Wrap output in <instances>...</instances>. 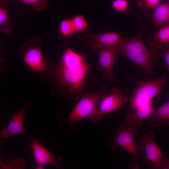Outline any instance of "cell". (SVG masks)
<instances>
[{"mask_svg": "<svg viewBox=\"0 0 169 169\" xmlns=\"http://www.w3.org/2000/svg\"><path fill=\"white\" fill-rule=\"evenodd\" d=\"M90 66L81 55L69 47L67 48L54 71L56 96L73 101L82 96L84 81Z\"/></svg>", "mask_w": 169, "mask_h": 169, "instance_id": "obj_1", "label": "cell"}, {"mask_svg": "<svg viewBox=\"0 0 169 169\" xmlns=\"http://www.w3.org/2000/svg\"><path fill=\"white\" fill-rule=\"evenodd\" d=\"M116 46L118 52L150 75H152L155 65L162 58V54L153 49L149 52L139 37L121 39Z\"/></svg>", "mask_w": 169, "mask_h": 169, "instance_id": "obj_2", "label": "cell"}, {"mask_svg": "<svg viewBox=\"0 0 169 169\" xmlns=\"http://www.w3.org/2000/svg\"><path fill=\"white\" fill-rule=\"evenodd\" d=\"M105 90V87L102 86L98 91L84 95L69 116L66 117L61 113L59 114L57 117L59 126H62L67 123L72 127L75 124L90 116L96 110L99 103L106 96Z\"/></svg>", "mask_w": 169, "mask_h": 169, "instance_id": "obj_3", "label": "cell"}, {"mask_svg": "<svg viewBox=\"0 0 169 169\" xmlns=\"http://www.w3.org/2000/svg\"><path fill=\"white\" fill-rule=\"evenodd\" d=\"M168 80L167 76L164 75L155 80L139 82L134 88L130 99L131 110H135L139 106L151 102L152 99L160 93Z\"/></svg>", "mask_w": 169, "mask_h": 169, "instance_id": "obj_4", "label": "cell"}, {"mask_svg": "<svg viewBox=\"0 0 169 169\" xmlns=\"http://www.w3.org/2000/svg\"><path fill=\"white\" fill-rule=\"evenodd\" d=\"M138 134V128L127 123L122 124L114 137L107 141V145L114 151L120 146L137 157L139 154L135 139Z\"/></svg>", "mask_w": 169, "mask_h": 169, "instance_id": "obj_5", "label": "cell"}, {"mask_svg": "<svg viewBox=\"0 0 169 169\" xmlns=\"http://www.w3.org/2000/svg\"><path fill=\"white\" fill-rule=\"evenodd\" d=\"M112 93L106 96L100 101L99 108L90 116V121L93 123L99 122L103 115L117 110H120L128 100L127 97L123 95L120 89L114 88Z\"/></svg>", "mask_w": 169, "mask_h": 169, "instance_id": "obj_6", "label": "cell"}, {"mask_svg": "<svg viewBox=\"0 0 169 169\" xmlns=\"http://www.w3.org/2000/svg\"><path fill=\"white\" fill-rule=\"evenodd\" d=\"M154 133L151 131L142 136L137 145L138 150L144 151L146 156L143 158L145 164L156 169L160 168L162 153L158 146L154 141Z\"/></svg>", "mask_w": 169, "mask_h": 169, "instance_id": "obj_7", "label": "cell"}, {"mask_svg": "<svg viewBox=\"0 0 169 169\" xmlns=\"http://www.w3.org/2000/svg\"><path fill=\"white\" fill-rule=\"evenodd\" d=\"M42 39L38 37L32 38L24 45L25 49L23 60L29 67L37 72H44L47 69L41 49Z\"/></svg>", "mask_w": 169, "mask_h": 169, "instance_id": "obj_8", "label": "cell"}, {"mask_svg": "<svg viewBox=\"0 0 169 169\" xmlns=\"http://www.w3.org/2000/svg\"><path fill=\"white\" fill-rule=\"evenodd\" d=\"M33 103V101L30 100H24L23 107L13 115L7 126L1 129L0 132L1 138H6L16 135L25 134V115L27 109Z\"/></svg>", "mask_w": 169, "mask_h": 169, "instance_id": "obj_9", "label": "cell"}, {"mask_svg": "<svg viewBox=\"0 0 169 169\" xmlns=\"http://www.w3.org/2000/svg\"><path fill=\"white\" fill-rule=\"evenodd\" d=\"M30 146L37 164L44 166L49 164L59 168L61 164V157L53 154L47 148L41 145L38 141L32 139L30 142Z\"/></svg>", "mask_w": 169, "mask_h": 169, "instance_id": "obj_10", "label": "cell"}, {"mask_svg": "<svg viewBox=\"0 0 169 169\" xmlns=\"http://www.w3.org/2000/svg\"><path fill=\"white\" fill-rule=\"evenodd\" d=\"M122 33L110 32L103 33H86L80 38L81 40L88 39L91 47L94 49L101 48L103 46L111 47L116 46L121 39Z\"/></svg>", "mask_w": 169, "mask_h": 169, "instance_id": "obj_11", "label": "cell"}, {"mask_svg": "<svg viewBox=\"0 0 169 169\" xmlns=\"http://www.w3.org/2000/svg\"><path fill=\"white\" fill-rule=\"evenodd\" d=\"M118 52L117 48L113 47H107L100 53L98 64L104 69L101 75L104 80L114 81L116 79L113 70L115 57Z\"/></svg>", "mask_w": 169, "mask_h": 169, "instance_id": "obj_12", "label": "cell"}, {"mask_svg": "<svg viewBox=\"0 0 169 169\" xmlns=\"http://www.w3.org/2000/svg\"><path fill=\"white\" fill-rule=\"evenodd\" d=\"M167 101L160 107L155 109L152 113L146 118L151 125L158 128L169 125V92Z\"/></svg>", "mask_w": 169, "mask_h": 169, "instance_id": "obj_13", "label": "cell"}, {"mask_svg": "<svg viewBox=\"0 0 169 169\" xmlns=\"http://www.w3.org/2000/svg\"><path fill=\"white\" fill-rule=\"evenodd\" d=\"M154 109L151 102L139 106L135 111L130 112L126 115V123L138 128L142 126L143 119L150 115Z\"/></svg>", "mask_w": 169, "mask_h": 169, "instance_id": "obj_14", "label": "cell"}, {"mask_svg": "<svg viewBox=\"0 0 169 169\" xmlns=\"http://www.w3.org/2000/svg\"><path fill=\"white\" fill-rule=\"evenodd\" d=\"M148 42L153 49L164 53L169 48V23L158 32L153 39Z\"/></svg>", "mask_w": 169, "mask_h": 169, "instance_id": "obj_15", "label": "cell"}, {"mask_svg": "<svg viewBox=\"0 0 169 169\" xmlns=\"http://www.w3.org/2000/svg\"><path fill=\"white\" fill-rule=\"evenodd\" d=\"M153 20L157 26H164L169 23V0L160 4L155 8Z\"/></svg>", "mask_w": 169, "mask_h": 169, "instance_id": "obj_16", "label": "cell"}, {"mask_svg": "<svg viewBox=\"0 0 169 169\" xmlns=\"http://www.w3.org/2000/svg\"><path fill=\"white\" fill-rule=\"evenodd\" d=\"M13 24L11 19L9 17L8 9L6 8H0V29L2 32L10 35L12 33Z\"/></svg>", "mask_w": 169, "mask_h": 169, "instance_id": "obj_17", "label": "cell"}, {"mask_svg": "<svg viewBox=\"0 0 169 169\" xmlns=\"http://www.w3.org/2000/svg\"><path fill=\"white\" fill-rule=\"evenodd\" d=\"M0 169H22L25 168L26 161L23 158L15 159L10 158L1 161Z\"/></svg>", "mask_w": 169, "mask_h": 169, "instance_id": "obj_18", "label": "cell"}, {"mask_svg": "<svg viewBox=\"0 0 169 169\" xmlns=\"http://www.w3.org/2000/svg\"><path fill=\"white\" fill-rule=\"evenodd\" d=\"M59 30L61 34L64 36H70L75 31L72 19H64L61 22Z\"/></svg>", "mask_w": 169, "mask_h": 169, "instance_id": "obj_19", "label": "cell"}, {"mask_svg": "<svg viewBox=\"0 0 169 169\" xmlns=\"http://www.w3.org/2000/svg\"><path fill=\"white\" fill-rule=\"evenodd\" d=\"M75 31H84L88 26V23L83 15H78L71 19Z\"/></svg>", "mask_w": 169, "mask_h": 169, "instance_id": "obj_20", "label": "cell"}, {"mask_svg": "<svg viewBox=\"0 0 169 169\" xmlns=\"http://www.w3.org/2000/svg\"><path fill=\"white\" fill-rule=\"evenodd\" d=\"M20 3L31 5L33 10L39 11L47 6L48 0H19Z\"/></svg>", "mask_w": 169, "mask_h": 169, "instance_id": "obj_21", "label": "cell"}, {"mask_svg": "<svg viewBox=\"0 0 169 169\" xmlns=\"http://www.w3.org/2000/svg\"><path fill=\"white\" fill-rule=\"evenodd\" d=\"M161 0H138L137 6L142 10L154 8L160 4Z\"/></svg>", "mask_w": 169, "mask_h": 169, "instance_id": "obj_22", "label": "cell"}, {"mask_svg": "<svg viewBox=\"0 0 169 169\" xmlns=\"http://www.w3.org/2000/svg\"><path fill=\"white\" fill-rule=\"evenodd\" d=\"M112 7L117 11L125 12L128 9L129 3L127 0H114Z\"/></svg>", "mask_w": 169, "mask_h": 169, "instance_id": "obj_23", "label": "cell"}, {"mask_svg": "<svg viewBox=\"0 0 169 169\" xmlns=\"http://www.w3.org/2000/svg\"><path fill=\"white\" fill-rule=\"evenodd\" d=\"M162 58L166 63L168 72H169V48L164 53Z\"/></svg>", "mask_w": 169, "mask_h": 169, "instance_id": "obj_24", "label": "cell"}, {"mask_svg": "<svg viewBox=\"0 0 169 169\" xmlns=\"http://www.w3.org/2000/svg\"><path fill=\"white\" fill-rule=\"evenodd\" d=\"M161 165L163 166V169H169V160H162Z\"/></svg>", "mask_w": 169, "mask_h": 169, "instance_id": "obj_25", "label": "cell"}, {"mask_svg": "<svg viewBox=\"0 0 169 169\" xmlns=\"http://www.w3.org/2000/svg\"><path fill=\"white\" fill-rule=\"evenodd\" d=\"M35 169H44V166L40 164H37Z\"/></svg>", "mask_w": 169, "mask_h": 169, "instance_id": "obj_26", "label": "cell"}]
</instances>
